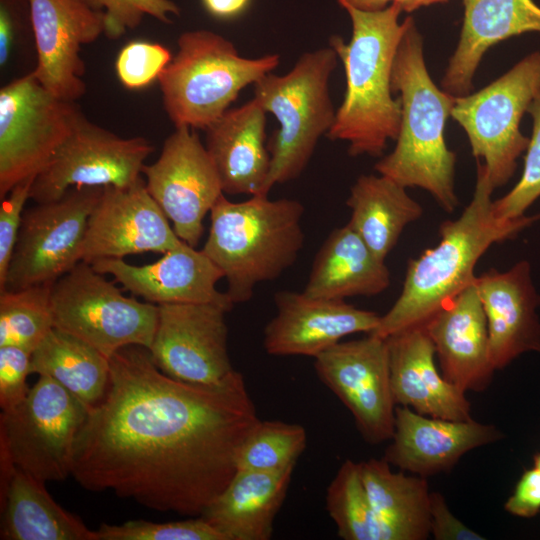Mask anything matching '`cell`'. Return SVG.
<instances>
[{"instance_id": "74e56055", "label": "cell", "mask_w": 540, "mask_h": 540, "mask_svg": "<svg viewBox=\"0 0 540 540\" xmlns=\"http://www.w3.org/2000/svg\"><path fill=\"white\" fill-rule=\"evenodd\" d=\"M90 8L104 13V35L119 39L128 30L140 25L149 15L162 23H171V16H179L180 8L172 0H83Z\"/></svg>"}, {"instance_id": "30bf717a", "label": "cell", "mask_w": 540, "mask_h": 540, "mask_svg": "<svg viewBox=\"0 0 540 540\" xmlns=\"http://www.w3.org/2000/svg\"><path fill=\"white\" fill-rule=\"evenodd\" d=\"M89 407L53 379L40 376L25 400L0 416V454L42 481L71 475L77 436Z\"/></svg>"}, {"instance_id": "836d02e7", "label": "cell", "mask_w": 540, "mask_h": 540, "mask_svg": "<svg viewBox=\"0 0 540 540\" xmlns=\"http://www.w3.org/2000/svg\"><path fill=\"white\" fill-rule=\"evenodd\" d=\"M53 284L0 291V346L12 345L33 352L54 327Z\"/></svg>"}, {"instance_id": "ab89813d", "label": "cell", "mask_w": 540, "mask_h": 540, "mask_svg": "<svg viewBox=\"0 0 540 540\" xmlns=\"http://www.w3.org/2000/svg\"><path fill=\"white\" fill-rule=\"evenodd\" d=\"M32 352L21 347L0 346V407L10 412L27 397L30 388L26 383L31 373Z\"/></svg>"}, {"instance_id": "f6af8a7d", "label": "cell", "mask_w": 540, "mask_h": 540, "mask_svg": "<svg viewBox=\"0 0 540 540\" xmlns=\"http://www.w3.org/2000/svg\"><path fill=\"white\" fill-rule=\"evenodd\" d=\"M205 10L215 18L231 19L242 14L250 0H201Z\"/></svg>"}, {"instance_id": "9c48e42d", "label": "cell", "mask_w": 540, "mask_h": 540, "mask_svg": "<svg viewBox=\"0 0 540 540\" xmlns=\"http://www.w3.org/2000/svg\"><path fill=\"white\" fill-rule=\"evenodd\" d=\"M539 89L540 51H535L481 90L455 97L451 117L464 129L495 189L512 178L527 149L530 138L520 123Z\"/></svg>"}, {"instance_id": "e575fe53", "label": "cell", "mask_w": 540, "mask_h": 540, "mask_svg": "<svg viewBox=\"0 0 540 540\" xmlns=\"http://www.w3.org/2000/svg\"><path fill=\"white\" fill-rule=\"evenodd\" d=\"M306 444L307 434L303 426L279 420H260L239 447L237 470L294 468Z\"/></svg>"}, {"instance_id": "c3c4849f", "label": "cell", "mask_w": 540, "mask_h": 540, "mask_svg": "<svg viewBox=\"0 0 540 540\" xmlns=\"http://www.w3.org/2000/svg\"><path fill=\"white\" fill-rule=\"evenodd\" d=\"M534 467L540 470V453H537L533 457Z\"/></svg>"}, {"instance_id": "d4e9b609", "label": "cell", "mask_w": 540, "mask_h": 540, "mask_svg": "<svg viewBox=\"0 0 540 540\" xmlns=\"http://www.w3.org/2000/svg\"><path fill=\"white\" fill-rule=\"evenodd\" d=\"M463 24L441 87L455 96L473 91L484 54L494 45L524 33H540V6L533 0H462Z\"/></svg>"}, {"instance_id": "d590c367", "label": "cell", "mask_w": 540, "mask_h": 540, "mask_svg": "<svg viewBox=\"0 0 540 540\" xmlns=\"http://www.w3.org/2000/svg\"><path fill=\"white\" fill-rule=\"evenodd\" d=\"M527 113L532 117L533 128L521 178L508 193L493 201L494 213L501 220L525 216V212L540 198V89Z\"/></svg>"}, {"instance_id": "d6a6232c", "label": "cell", "mask_w": 540, "mask_h": 540, "mask_svg": "<svg viewBox=\"0 0 540 540\" xmlns=\"http://www.w3.org/2000/svg\"><path fill=\"white\" fill-rule=\"evenodd\" d=\"M326 510L344 540H382V533L364 486L360 463L346 460L330 482Z\"/></svg>"}, {"instance_id": "277c9868", "label": "cell", "mask_w": 540, "mask_h": 540, "mask_svg": "<svg viewBox=\"0 0 540 540\" xmlns=\"http://www.w3.org/2000/svg\"><path fill=\"white\" fill-rule=\"evenodd\" d=\"M342 8L351 20V39L332 35L329 46L343 64L346 89L326 136L347 142L352 157H382L400 129L401 100L392 95L391 74L405 29L402 10L396 2L379 11Z\"/></svg>"}, {"instance_id": "5bb4252c", "label": "cell", "mask_w": 540, "mask_h": 540, "mask_svg": "<svg viewBox=\"0 0 540 540\" xmlns=\"http://www.w3.org/2000/svg\"><path fill=\"white\" fill-rule=\"evenodd\" d=\"M147 191L172 223L177 236L197 247L203 221L224 193L215 164L194 129L175 127L158 159L144 165Z\"/></svg>"}, {"instance_id": "7402d4cb", "label": "cell", "mask_w": 540, "mask_h": 540, "mask_svg": "<svg viewBox=\"0 0 540 540\" xmlns=\"http://www.w3.org/2000/svg\"><path fill=\"white\" fill-rule=\"evenodd\" d=\"M503 434L494 425L420 414L395 408L391 443L383 459L401 471L427 477L451 470L467 452L496 442Z\"/></svg>"}, {"instance_id": "52a82bcc", "label": "cell", "mask_w": 540, "mask_h": 540, "mask_svg": "<svg viewBox=\"0 0 540 540\" xmlns=\"http://www.w3.org/2000/svg\"><path fill=\"white\" fill-rule=\"evenodd\" d=\"M338 60L330 46L308 51L286 74L270 72L254 84L253 97L279 123L267 146L270 169L261 195H268L276 184L298 178L320 138L331 129L336 110L329 81Z\"/></svg>"}, {"instance_id": "ee69618b", "label": "cell", "mask_w": 540, "mask_h": 540, "mask_svg": "<svg viewBox=\"0 0 540 540\" xmlns=\"http://www.w3.org/2000/svg\"><path fill=\"white\" fill-rule=\"evenodd\" d=\"M504 509L515 516L531 518L540 512V470L536 467L523 472L507 499Z\"/></svg>"}, {"instance_id": "ac0fdd59", "label": "cell", "mask_w": 540, "mask_h": 540, "mask_svg": "<svg viewBox=\"0 0 540 540\" xmlns=\"http://www.w3.org/2000/svg\"><path fill=\"white\" fill-rule=\"evenodd\" d=\"M28 1L37 52L32 71L50 93L76 102L86 92L81 47L104 34V13L83 0Z\"/></svg>"}, {"instance_id": "44dd1931", "label": "cell", "mask_w": 540, "mask_h": 540, "mask_svg": "<svg viewBox=\"0 0 540 540\" xmlns=\"http://www.w3.org/2000/svg\"><path fill=\"white\" fill-rule=\"evenodd\" d=\"M474 283L487 321L494 369H503L523 353H540V294L530 263L522 260L503 272L490 269L475 276Z\"/></svg>"}, {"instance_id": "5b68a950", "label": "cell", "mask_w": 540, "mask_h": 540, "mask_svg": "<svg viewBox=\"0 0 540 540\" xmlns=\"http://www.w3.org/2000/svg\"><path fill=\"white\" fill-rule=\"evenodd\" d=\"M209 214L201 250L222 271L234 304L248 302L259 283L277 279L303 248L304 206L298 200L256 194L234 202L223 193Z\"/></svg>"}, {"instance_id": "e0dca14e", "label": "cell", "mask_w": 540, "mask_h": 540, "mask_svg": "<svg viewBox=\"0 0 540 540\" xmlns=\"http://www.w3.org/2000/svg\"><path fill=\"white\" fill-rule=\"evenodd\" d=\"M182 242L142 177L126 187H103L88 219L81 261L92 264L144 252L164 254Z\"/></svg>"}, {"instance_id": "7bdbcfd3", "label": "cell", "mask_w": 540, "mask_h": 540, "mask_svg": "<svg viewBox=\"0 0 540 540\" xmlns=\"http://www.w3.org/2000/svg\"><path fill=\"white\" fill-rule=\"evenodd\" d=\"M430 534L436 540H483L450 511L441 493L430 492Z\"/></svg>"}, {"instance_id": "4316f807", "label": "cell", "mask_w": 540, "mask_h": 540, "mask_svg": "<svg viewBox=\"0 0 540 540\" xmlns=\"http://www.w3.org/2000/svg\"><path fill=\"white\" fill-rule=\"evenodd\" d=\"M294 468L237 470L201 516L225 540H268L288 491Z\"/></svg>"}, {"instance_id": "9a60e30c", "label": "cell", "mask_w": 540, "mask_h": 540, "mask_svg": "<svg viewBox=\"0 0 540 540\" xmlns=\"http://www.w3.org/2000/svg\"><path fill=\"white\" fill-rule=\"evenodd\" d=\"M314 369L350 411L366 442L378 444L391 439L396 403L386 338L369 333L360 339L340 341L314 358Z\"/></svg>"}, {"instance_id": "4dcf8cb0", "label": "cell", "mask_w": 540, "mask_h": 540, "mask_svg": "<svg viewBox=\"0 0 540 540\" xmlns=\"http://www.w3.org/2000/svg\"><path fill=\"white\" fill-rule=\"evenodd\" d=\"M347 223L382 260L397 244L403 230L423 214L422 206L391 178L360 175L346 200Z\"/></svg>"}, {"instance_id": "d6986e66", "label": "cell", "mask_w": 540, "mask_h": 540, "mask_svg": "<svg viewBox=\"0 0 540 540\" xmlns=\"http://www.w3.org/2000/svg\"><path fill=\"white\" fill-rule=\"evenodd\" d=\"M275 316L264 329L263 345L274 356L315 358L344 337L372 333L380 317L345 300L314 298L282 290L274 295Z\"/></svg>"}, {"instance_id": "8992f818", "label": "cell", "mask_w": 540, "mask_h": 540, "mask_svg": "<svg viewBox=\"0 0 540 540\" xmlns=\"http://www.w3.org/2000/svg\"><path fill=\"white\" fill-rule=\"evenodd\" d=\"M158 82L163 107L175 127L206 130L249 85L272 72L279 54L246 58L234 44L210 30L186 31Z\"/></svg>"}, {"instance_id": "484cf974", "label": "cell", "mask_w": 540, "mask_h": 540, "mask_svg": "<svg viewBox=\"0 0 540 540\" xmlns=\"http://www.w3.org/2000/svg\"><path fill=\"white\" fill-rule=\"evenodd\" d=\"M266 114L253 97L228 109L206 130V148L217 169L224 194H261L270 169L265 145Z\"/></svg>"}, {"instance_id": "1f68e13d", "label": "cell", "mask_w": 540, "mask_h": 540, "mask_svg": "<svg viewBox=\"0 0 540 540\" xmlns=\"http://www.w3.org/2000/svg\"><path fill=\"white\" fill-rule=\"evenodd\" d=\"M31 373L53 379L91 408L106 392L109 359L83 340L53 327L32 352Z\"/></svg>"}, {"instance_id": "603a6c76", "label": "cell", "mask_w": 540, "mask_h": 540, "mask_svg": "<svg viewBox=\"0 0 540 540\" xmlns=\"http://www.w3.org/2000/svg\"><path fill=\"white\" fill-rule=\"evenodd\" d=\"M424 328L447 381L464 392L487 388L495 369L487 321L474 281L443 304Z\"/></svg>"}, {"instance_id": "60d3db41", "label": "cell", "mask_w": 540, "mask_h": 540, "mask_svg": "<svg viewBox=\"0 0 540 540\" xmlns=\"http://www.w3.org/2000/svg\"><path fill=\"white\" fill-rule=\"evenodd\" d=\"M35 177L14 186L0 205V286L4 283L9 262L19 234L24 205L30 199Z\"/></svg>"}, {"instance_id": "3957f363", "label": "cell", "mask_w": 540, "mask_h": 540, "mask_svg": "<svg viewBox=\"0 0 540 540\" xmlns=\"http://www.w3.org/2000/svg\"><path fill=\"white\" fill-rule=\"evenodd\" d=\"M395 54L391 87L399 92L401 121L392 152L374 166L378 174L400 185L427 191L446 212L458 206L455 192L456 154L444 137L455 96L431 78L424 57L423 37L412 16Z\"/></svg>"}, {"instance_id": "7c38bea8", "label": "cell", "mask_w": 540, "mask_h": 540, "mask_svg": "<svg viewBox=\"0 0 540 540\" xmlns=\"http://www.w3.org/2000/svg\"><path fill=\"white\" fill-rule=\"evenodd\" d=\"M103 187H74L24 210L0 291L53 284L81 261L89 216Z\"/></svg>"}, {"instance_id": "8fae6325", "label": "cell", "mask_w": 540, "mask_h": 540, "mask_svg": "<svg viewBox=\"0 0 540 540\" xmlns=\"http://www.w3.org/2000/svg\"><path fill=\"white\" fill-rule=\"evenodd\" d=\"M81 110L45 89L33 71L0 90V199L36 177L71 132Z\"/></svg>"}, {"instance_id": "2e32d148", "label": "cell", "mask_w": 540, "mask_h": 540, "mask_svg": "<svg viewBox=\"0 0 540 540\" xmlns=\"http://www.w3.org/2000/svg\"><path fill=\"white\" fill-rule=\"evenodd\" d=\"M230 310L216 303L158 305L149 348L158 368L174 379L195 384H218L229 377L235 371L225 320Z\"/></svg>"}, {"instance_id": "bcb514c9", "label": "cell", "mask_w": 540, "mask_h": 540, "mask_svg": "<svg viewBox=\"0 0 540 540\" xmlns=\"http://www.w3.org/2000/svg\"><path fill=\"white\" fill-rule=\"evenodd\" d=\"M396 0H337L341 7L351 6L364 11H379Z\"/></svg>"}, {"instance_id": "f546056e", "label": "cell", "mask_w": 540, "mask_h": 540, "mask_svg": "<svg viewBox=\"0 0 540 540\" xmlns=\"http://www.w3.org/2000/svg\"><path fill=\"white\" fill-rule=\"evenodd\" d=\"M0 498L2 540H97L96 531L53 500L45 482L17 467Z\"/></svg>"}, {"instance_id": "6da1fadb", "label": "cell", "mask_w": 540, "mask_h": 540, "mask_svg": "<svg viewBox=\"0 0 540 540\" xmlns=\"http://www.w3.org/2000/svg\"><path fill=\"white\" fill-rule=\"evenodd\" d=\"M260 421L243 375L195 384L162 372L150 350L109 358L103 398L77 436L71 475L148 508L197 517L237 471L243 440Z\"/></svg>"}, {"instance_id": "4fadbf2b", "label": "cell", "mask_w": 540, "mask_h": 540, "mask_svg": "<svg viewBox=\"0 0 540 540\" xmlns=\"http://www.w3.org/2000/svg\"><path fill=\"white\" fill-rule=\"evenodd\" d=\"M153 145L144 137L123 138L80 112L66 139L35 177L30 199L61 198L74 187H126L142 178Z\"/></svg>"}, {"instance_id": "7dc6e473", "label": "cell", "mask_w": 540, "mask_h": 540, "mask_svg": "<svg viewBox=\"0 0 540 540\" xmlns=\"http://www.w3.org/2000/svg\"><path fill=\"white\" fill-rule=\"evenodd\" d=\"M449 0H396L402 12L411 13L421 7L447 3Z\"/></svg>"}, {"instance_id": "ffe728a7", "label": "cell", "mask_w": 540, "mask_h": 540, "mask_svg": "<svg viewBox=\"0 0 540 540\" xmlns=\"http://www.w3.org/2000/svg\"><path fill=\"white\" fill-rule=\"evenodd\" d=\"M99 273L111 275L133 295L161 304L216 303L233 308L226 292L216 284L222 271L202 251L182 242L157 261L136 266L123 259H101L91 264Z\"/></svg>"}, {"instance_id": "f1b7e54d", "label": "cell", "mask_w": 540, "mask_h": 540, "mask_svg": "<svg viewBox=\"0 0 540 540\" xmlns=\"http://www.w3.org/2000/svg\"><path fill=\"white\" fill-rule=\"evenodd\" d=\"M382 540H424L430 535V491L425 477L393 472L385 459L360 462Z\"/></svg>"}, {"instance_id": "83f0119b", "label": "cell", "mask_w": 540, "mask_h": 540, "mask_svg": "<svg viewBox=\"0 0 540 540\" xmlns=\"http://www.w3.org/2000/svg\"><path fill=\"white\" fill-rule=\"evenodd\" d=\"M390 285V271L348 225L330 232L315 255L303 290L314 298L375 296Z\"/></svg>"}, {"instance_id": "f35d334b", "label": "cell", "mask_w": 540, "mask_h": 540, "mask_svg": "<svg viewBox=\"0 0 540 540\" xmlns=\"http://www.w3.org/2000/svg\"><path fill=\"white\" fill-rule=\"evenodd\" d=\"M165 46L148 41H131L118 53L115 71L124 87L137 90L158 81L172 60Z\"/></svg>"}, {"instance_id": "cb8c5ba5", "label": "cell", "mask_w": 540, "mask_h": 540, "mask_svg": "<svg viewBox=\"0 0 540 540\" xmlns=\"http://www.w3.org/2000/svg\"><path fill=\"white\" fill-rule=\"evenodd\" d=\"M386 340L396 404L427 416L471 419L466 392L447 381L437 370L435 348L424 326L402 330Z\"/></svg>"}, {"instance_id": "ba28073f", "label": "cell", "mask_w": 540, "mask_h": 540, "mask_svg": "<svg viewBox=\"0 0 540 540\" xmlns=\"http://www.w3.org/2000/svg\"><path fill=\"white\" fill-rule=\"evenodd\" d=\"M51 309L55 328L108 359L129 345L149 349L158 321V305L125 296L84 261L53 283Z\"/></svg>"}, {"instance_id": "b9f144b4", "label": "cell", "mask_w": 540, "mask_h": 540, "mask_svg": "<svg viewBox=\"0 0 540 540\" xmlns=\"http://www.w3.org/2000/svg\"><path fill=\"white\" fill-rule=\"evenodd\" d=\"M32 27L28 0H0V65L4 67L25 27Z\"/></svg>"}, {"instance_id": "8d00e7d4", "label": "cell", "mask_w": 540, "mask_h": 540, "mask_svg": "<svg viewBox=\"0 0 540 540\" xmlns=\"http://www.w3.org/2000/svg\"><path fill=\"white\" fill-rule=\"evenodd\" d=\"M97 540H225L202 516L183 521L154 523L131 520L121 525L101 524Z\"/></svg>"}, {"instance_id": "7a4b0ae2", "label": "cell", "mask_w": 540, "mask_h": 540, "mask_svg": "<svg viewBox=\"0 0 540 540\" xmlns=\"http://www.w3.org/2000/svg\"><path fill=\"white\" fill-rule=\"evenodd\" d=\"M476 185L461 215L439 227V243L409 261L402 291L372 332L382 338L424 326L439 308L474 281L480 257L495 243L516 237L540 220V213L501 220L493 210L494 187L481 161Z\"/></svg>"}]
</instances>
